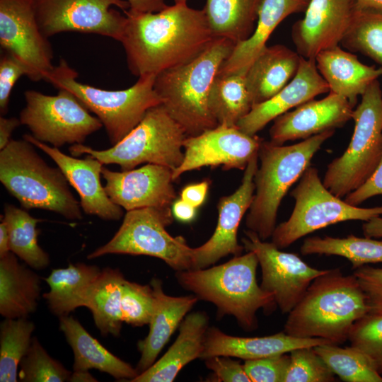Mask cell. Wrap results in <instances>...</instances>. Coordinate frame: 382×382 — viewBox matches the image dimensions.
<instances>
[{"label": "cell", "mask_w": 382, "mask_h": 382, "mask_svg": "<svg viewBox=\"0 0 382 382\" xmlns=\"http://www.w3.org/2000/svg\"><path fill=\"white\" fill-rule=\"evenodd\" d=\"M350 345L362 351L382 376V316L366 314L352 327Z\"/></svg>", "instance_id": "7bdbcfd3"}, {"label": "cell", "mask_w": 382, "mask_h": 382, "mask_svg": "<svg viewBox=\"0 0 382 382\" xmlns=\"http://www.w3.org/2000/svg\"><path fill=\"white\" fill-rule=\"evenodd\" d=\"M77 76V71L61 59L45 81L57 89L68 90L93 112L105 127L112 146L134 129L149 109L161 104L154 88V75L139 77L132 86L118 91L82 83Z\"/></svg>", "instance_id": "52a82bcc"}, {"label": "cell", "mask_w": 382, "mask_h": 382, "mask_svg": "<svg viewBox=\"0 0 382 382\" xmlns=\"http://www.w3.org/2000/svg\"><path fill=\"white\" fill-rule=\"evenodd\" d=\"M339 345L328 343L313 348L342 381L382 382V376L362 351L352 345L345 347Z\"/></svg>", "instance_id": "74e56055"}, {"label": "cell", "mask_w": 382, "mask_h": 382, "mask_svg": "<svg viewBox=\"0 0 382 382\" xmlns=\"http://www.w3.org/2000/svg\"><path fill=\"white\" fill-rule=\"evenodd\" d=\"M125 280L117 269L106 267L91 284L84 296L83 306L88 308L97 328L103 336L120 335L122 289Z\"/></svg>", "instance_id": "4dcf8cb0"}, {"label": "cell", "mask_w": 382, "mask_h": 382, "mask_svg": "<svg viewBox=\"0 0 382 382\" xmlns=\"http://www.w3.org/2000/svg\"><path fill=\"white\" fill-rule=\"evenodd\" d=\"M21 122L19 118L14 117L6 118L4 116L0 117V150L4 149L11 140V136L13 131L17 128Z\"/></svg>", "instance_id": "816d5d0a"}, {"label": "cell", "mask_w": 382, "mask_h": 382, "mask_svg": "<svg viewBox=\"0 0 382 382\" xmlns=\"http://www.w3.org/2000/svg\"><path fill=\"white\" fill-rule=\"evenodd\" d=\"M10 238L7 225L1 219L0 224V257L10 252Z\"/></svg>", "instance_id": "11a10c76"}, {"label": "cell", "mask_w": 382, "mask_h": 382, "mask_svg": "<svg viewBox=\"0 0 382 382\" xmlns=\"http://www.w3.org/2000/svg\"><path fill=\"white\" fill-rule=\"evenodd\" d=\"M369 307V314L382 316V267L369 265L354 270Z\"/></svg>", "instance_id": "f6af8a7d"}, {"label": "cell", "mask_w": 382, "mask_h": 382, "mask_svg": "<svg viewBox=\"0 0 382 382\" xmlns=\"http://www.w3.org/2000/svg\"><path fill=\"white\" fill-rule=\"evenodd\" d=\"M355 2L362 6L371 7L382 10V0H354Z\"/></svg>", "instance_id": "6f0895ef"}, {"label": "cell", "mask_w": 382, "mask_h": 382, "mask_svg": "<svg viewBox=\"0 0 382 382\" xmlns=\"http://www.w3.org/2000/svg\"><path fill=\"white\" fill-rule=\"evenodd\" d=\"M289 353L245 360L246 374L251 382H284L289 365Z\"/></svg>", "instance_id": "ee69618b"}, {"label": "cell", "mask_w": 382, "mask_h": 382, "mask_svg": "<svg viewBox=\"0 0 382 382\" xmlns=\"http://www.w3.org/2000/svg\"><path fill=\"white\" fill-rule=\"evenodd\" d=\"M196 209L181 198L172 204L173 216L183 222L191 221L196 215Z\"/></svg>", "instance_id": "f5cc1de1"}, {"label": "cell", "mask_w": 382, "mask_h": 382, "mask_svg": "<svg viewBox=\"0 0 382 382\" xmlns=\"http://www.w3.org/2000/svg\"><path fill=\"white\" fill-rule=\"evenodd\" d=\"M289 365L284 382H333L335 375L316 352L313 347H299L289 352Z\"/></svg>", "instance_id": "60d3db41"}, {"label": "cell", "mask_w": 382, "mask_h": 382, "mask_svg": "<svg viewBox=\"0 0 382 382\" xmlns=\"http://www.w3.org/2000/svg\"><path fill=\"white\" fill-rule=\"evenodd\" d=\"M1 219L8 227L11 251L33 269L46 268L50 265V257L37 241L40 230L37 225L42 219L11 204H4Z\"/></svg>", "instance_id": "d590c367"}, {"label": "cell", "mask_w": 382, "mask_h": 382, "mask_svg": "<svg viewBox=\"0 0 382 382\" xmlns=\"http://www.w3.org/2000/svg\"><path fill=\"white\" fill-rule=\"evenodd\" d=\"M364 236L382 238V217L376 216L367 221H364L361 226Z\"/></svg>", "instance_id": "db71d44e"}, {"label": "cell", "mask_w": 382, "mask_h": 382, "mask_svg": "<svg viewBox=\"0 0 382 382\" xmlns=\"http://www.w3.org/2000/svg\"><path fill=\"white\" fill-rule=\"evenodd\" d=\"M206 366L212 370L216 381L251 382L243 364L226 356H214L205 359Z\"/></svg>", "instance_id": "7dc6e473"}, {"label": "cell", "mask_w": 382, "mask_h": 382, "mask_svg": "<svg viewBox=\"0 0 382 382\" xmlns=\"http://www.w3.org/2000/svg\"><path fill=\"white\" fill-rule=\"evenodd\" d=\"M35 330L27 318H5L0 325V381L16 382L18 368Z\"/></svg>", "instance_id": "f35d334b"}, {"label": "cell", "mask_w": 382, "mask_h": 382, "mask_svg": "<svg viewBox=\"0 0 382 382\" xmlns=\"http://www.w3.org/2000/svg\"><path fill=\"white\" fill-rule=\"evenodd\" d=\"M382 195V158L371 177L358 189L348 194L345 201L359 206L368 199Z\"/></svg>", "instance_id": "c3c4849f"}, {"label": "cell", "mask_w": 382, "mask_h": 382, "mask_svg": "<svg viewBox=\"0 0 382 382\" xmlns=\"http://www.w3.org/2000/svg\"><path fill=\"white\" fill-rule=\"evenodd\" d=\"M100 271L97 265L82 262L52 270L45 278L50 290L42 295L50 311L59 318L82 307L88 288Z\"/></svg>", "instance_id": "1f68e13d"}, {"label": "cell", "mask_w": 382, "mask_h": 382, "mask_svg": "<svg viewBox=\"0 0 382 382\" xmlns=\"http://www.w3.org/2000/svg\"><path fill=\"white\" fill-rule=\"evenodd\" d=\"M303 255H336L345 257L352 270L366 265L382 263V241L350 234L344 238L312 236L300 247Z\"/></svg>", "instance_id": "836d02e7"}, {"label": "cell", "mask_w": 382, "mask_h": 382, "mask_svg": "<svg viewBox=\"0 0 382 382\" xmlns=\"http://www.w3.org/2000/svg\"><path fill=\"white\" fill-rule=\"evenodd\" d=\"M354 132L347 149L327 166L323 183L344 198L361 187L382 158V90L378 79L361 96L353 110Z\"/></svg>", "instance_id": "9c48e42d"}, {"label": "cell", "mask_w": 382, "mask_h": 382, "mask_svg": "<svg viewBox=\"0 0 382 382\" xmlns=\"http://www.w3.org/2000/svg\"><path fill=\"white\" fill-rule=\"evenodd\" d=\"M69 381L71 382H93L98 381L88 370L74 371Z\"/></svg>", "instance_id": "9f6ffc18"}, {"label": "cell", "mask_w": 382, "mask_h": 382, "mask_svg": "<svg viewBox=\"0 0 382 382\" xmlns=\"http://www.w3.org/2000/svg\"><path fill=\"white\" fill-rule=\"evenodd\" d=\"M183 128L158 105L147 110L139 125L120 141L105 150H96L83 144H72L73 156L91 155L103 164H117L121 171L146 163L164 166L173 170L183 162Z\"/></svg>", "instance_id": "ba28073f"}, {"label": "cell", "mask_w": 382, "mask_h": 382, "mask_svg": "<svg viewBox=\"0 0 382 382\" xmlns=\"http://www.w3.org/2000/svg\"><path fill=\"white\" fill-rule=\"evenodd\" d=\"M23 138L49 156L62 170L69 183L80 198L81 209L86 214L96 216L106 221H118L123 216L121 207L107 195L100 181L103 163L86 154L84 158L68 156L59 148L50 146L25 134Z\"/></svg>", "instance_id": "ffe728a7"}, {"label": "cell", "mask_w": 382, "mask_h": 382, "mask_svg": "<svg viewBox=\"0 0 382 382\" xmlns=\"http://www.w3.org/2000/svg\"><path fill=\"white\" fill-rule=\"evenodd\" d=\"M329 91L327 82L317 69L316 59L301 56L298 71L292 80L269 100L253 105L236 126L247 134L256 135L279 115Z\"/></svg>", "instance_id": "7402d4cb"}, {"label": "cell", "mask_w": 382, "mask_h": 382, "mask_svg": "<svg viewBox=\"0 0 382 382\" xmlns=\"http://www.w3.org/2000/svg\"><path fill=\"white\" fill-rule=\"evenodd\" d=\"M311 0H263L253 35L235 45L219 74L243 73L266 46L278 25L291 14L305 12Z\"/></svg>", "instance_id": "83f0119b"}, {"label": "cell", "mask_w": 382, "mask_h": 382, "mask_svg": "<svg viewBox=\"0 0 382 382\" xmlns=\"http://www.w3.org/2000/svg\"><path fill=\"white\" fill-rule=\"evenodd\" d=\"M154 303L151 285L140 284L125 279L122 289L121 312L123 323L134 327L149 323Z\"/></svg>", "instance_id": "b9f144b4"}, {"label": "cell", "mask_w": 382, "mask_h": 382, "mask_svg": "<svg viewBox=\"0 0 382 382\" xmlns=\"http://www.w3.org/2000/svg\"><path fill=\"white\" fill-rule=\"evenodd\" d=\"M41 278L20 264L11 251L0 257V313L5 318H27L37 307Z\"/></svg>", "instance_id": "f1b7e54d"}, {"label": "cell", "mask_w": 382, "mask_h": 382, "mask_svg": "<svg viewBox=\"0 0 382 382\" xmlns=\"http://www.w3.org/2000/svg\"><path fill=\"white\" fill-rule=\"evenodd\" d=\"M353 110L347 98L329 92L320 100H308L275 118L269 131L270 141L283 145L341 128L352 119Z\"/></svg>", "instance_id": "44dd1931"}, {"label": "cell", "mask_w": 382, "mask_h": 382, "mask_svg": "<svg viewBox=\"0 0 382 382\" xmlns=\"http://www.w3.org/2000/svg\"><path fill=\"white\" fill-rule=\"evenodd\" d=\"M258 168V156L255 155L244 170L238 188L231 195L221 197L218 202V221L211 238L204 244L192 248V269H204L228 255L242 254L244 247L237 240L239 224L249 209L255 190L254 177Z\"/></svg>", "instance_id": "e0dca14e"}, {"label": "cell", "mask_w": 382, "mask_h": 382, "mask_svg": "<svg viewBox=\"0 0 382 382\" xmlns=\"http://www.w3.org/2000/svg\"><path fill=\"white\" fill-rule=\"evenodd\" d=\"M244 233V249L256 255L261 268L260 287L273 296L282 313H289L312 282L328 270L311 267L298 255L284 252L273 243L262 241L254 231L247 229Z\"/></svg>", "instance_id": "5bb4252c"}, {"label": "cell", "mask_w": 382, "mask_h": 382, "mask_svg": "<svg viewBox=\"0 0 382 382\" xmlns=\"http://www.w3.org/2000/svg\"><path fill=\"white\" fill-rule=\"evenodd\" d=\"M300 61L299 54L285 45H266L245 74L253 105L269 100L284 88L296 74Z\"/></svg>", "instance_id": "4316f807"}, {"label": "cell", "mask_w": 382, "mask_h": 382, "mask_svg": "<svg viewBox=\"0 0 382 382\" xmlns=\"http://www.w3.org/2000/svg\"><path fill=\"white\" fill-rule=\"evenodd\" d=\"M258 260L252 251L209 268L176 272L178 284L198 299L214 304L218 315L233 316L246 331L257 328L259 309L270 313L277 304L256 279Z\"/></svg>", "instance_id": "277c9868"}, {"label": "cell", "mask_w": 382, "mask_h": 382, "mask_svg": "<svg viewBox=\"0 0 382 382\" xmlns=\"http://www.w3.org/2000/svg\"><path fill=\"white\" fill-rule=\"evenodd\" d=\"M368 313L366 296L354 275H344L340 268L328 270L288 313L284 332L341 345L348 340L352 325Z\"/></svg>", "instance_id": "7a4b0ae2"}, {"label": "cell", "mask_w": 382, "mask_h": 382, "mask_svg": "<svg viewBox=\"0 0 382 382\" xmlns=\"http://www.w3.org/2000/svg\"><path fill=\"white\" fill-rule=\"evenodd\" d=\"M34 146L25 139H11L0 150V182L26 210L45 209L81 220L80 203L64 174L48 165Z\"/></svg>", "instance_id": "8992f818"}, {"label": "cell", "mask_w": 382, "mask_h": 382, "mask_svg": "<svg viewBox=\"0 0 382 382\" xmlns=\"http://www.w3.org/2000/svg\"><path fill=\"white\" fill-rule=\"evenodd\" d=\"M35 17L48 38L64 32L93 33L120 42L127 21L113 6L129 9L126 0H33Z\"/></svg>", "instance_id": "4fadbf2b"}, {"label": "cell", "mask_w": 382, "mask_h": 382, "mask_svg": "<svg viewBox=\"0 0 382 382\" xmlns=\"http://www.w3.org/2000/svg\"><path fill=\"white\" fill-rule=\"evenodd\" d=\"M124 13L127 21L120 42L129 71L138 78L156 76L192 61L215 37L204 9L186 3L158 12Z\"/></svg>", "instance_id": "6da1fadb"}, {"label": "cell", "mask_w": 382, "mask_h": 382, "mask_svg": "<svg viewBox=\"0 0 382 382\" xmlns=\"http://www.w3.org/2000/svg\"><path fill=\"white\" fill-rule=\"evenodd\" d=\"M58 90L55 96L26 91L25 105L19 114L21 125L28 127L35 139L54 147L83 144L103 124L73 93Z\"/></svg>", "instance_id": "7c38bea8"}, {"label": "cell", "mask_w": 382, "mask_h": 382, "mask_svg": "<svg viewBox=\"0 0 382 382\" xmlns=\"http://www.w3.org/2000/svg\"><path fill=\"white\" fill-rule=\"evenodd\" d=\"M235 45L226 38L214 37L192 61L156 76L154 88L161 105L187 136H196L219 125L209 107V93Z\"/></svg>", "instance_id": "3957f363"}, {"label": "cell", "mask_w": 382, "mask_h": 382, "mask_svg": "<svg viewBox=\"0 0 382 382\" xmlns=\"http://www.w3.org/2000/svg\"><path fill=\"white\" fill-rule=\"evenodd\" d=\"M105 190L110 199L127 212L145 207H170L176 198L173 170L146 163L139 168L112 171L102 168Z\"/></svg>", "instance_id": "ac0fdd59"}, {"label": "cell", "mask_w": 382, "mask_h": 382, "mask_svg": "<svg viewBox=\"0 0 382 382\" xmlns=\"http://www.w3.org/2000/svg\"><path fill=\"white\" fill-rule=\"evenodd\" d=\"M262 139L257 134L244 133L237 126L224 125L196 136H187L183 142V162L173 170V180L204 166L245 170L250 159L257 154Z\"/></svg>", "instance_id": "2e32d148"}, {"label": "cell", "mask_w": 382, "mask_h": 382, "mask_svg": "<svg viewBox=\"0 0 382 382\" xmlns=\"http://www.w3.org/2000/svg\"><path fill=\"white\" fill-rule=\"evenodd\" d=\"M154 294V310L147 336L137 343L141 357L135 367L139 374L155 361L171 335L199 299L197 296H172L165 294L162 282L153 278L150 282Z\"/></svg>", "instance_id": "603a6c76"}, {"label": "cell", "mask_w": 382, "mask_h": 382, "mask_svg": "<svg viewBox=\"0 0 382 382\" xmlns=\"http://www.w3.org/2000/svg\"><path fill=\"white\" fill-rule=\"evenodd\" d=\"M355 6L354 0H311L304 17L291 28L299 55L316 59L320 52L338 46L350 26Z\"/></svg>", "instance_id": "d6986e66"}, {"label": "cell", "mask_w": 382, "mask_h": 382, "mask_svg": "<svg viewBox=\"0 0 382 382\" xmlns=\"http://www.w3.org/2000/svg\"><path fill=\"white\" fill-rule=\"evenodd\" d=\"M290 195L295 204L289 218L277 225L272 243L282 249L317 230L339 222L367 221L382 216V206L363 208L333 195L323 185L316 168L309 166Z\"/></svg>", "instance_id": "30bf717a"}, {"label": "cell", "mask_w": 382, "mask_h": 382, "mask_svg": "<svg viewBox=\"0 0 382 382\" xmlns=\"http://www.w3.org/2000/svg\"><path fill=\"white\" fill-rule=\"evenodd\" d=\"M263 0H206L204 11L215 37L236 45L253 33Z\"/></svg>", "instance_id": "d6a6232c"}, {"label": "cell", "mask_w": 382, "mask_h": 382, "mask_svg": "<svg viewBox=\"0 0 382 382\" xmlns=\"http://www.w3.org/2000/svg\"><path fill=\"white\" fill-rule=\"evenodd\" d=\"M18 368V376L22 382L69 381L71 374L60 362L49 355L36 337L32 338Z\"/></svg>", "instance_id": "ab89813d"}, {"label": "cell", "mask_w": 382, "mask_h": 382, "mask_svg": "<svg viewBox=\"0 0 382 382\" xmlns=\"http://www.w3.org/2000/svg\"><path fill=\"white\" fill-rule=\"evenodd\" d=\"M129 4L128 11L134 13H153L158 12L168 5L165 0H126Z\"/></svg>", "instance_id": "f907efd6"}, {"label": "cell", "mask_w": 382, "mask_h": 382, "mask_svg": "<svg viewBox=\"0 0 382 382\" xmlns=\"http://www.w3.org/2000/svg\"><path fill=\"white\" fill-rule=\"evenodd\" d=\"M335 131H325L289 146L262 139L257 152L260 166L254 177L255 193L245 218L247 229L262 241L272 237L283 198Z\"/></svg>", "instance_id": "5b68a950"}, {"label": "cell", "mask_w": 382, "mask_h": 382, "mask_svg": "<svg viewBox=\"0 0 382 382\" xmlns=\"http://www.w3.org/2000/svg\"><path fill=\"white\" fill-rule=\"evenodd\" d=\"M173 221L170 207L127 211L110 241L88 254L87 258L108 254L148 255L163 260L176 272L192 270V248L183 237H173L166 229Z\"/></svg>", "instance_id": "8fae6325"}, {"label": "cell", "mask_w": 382, "mask_h": 382, "mask_svg": "<svg viewBox=\"0 0 382 382\" xmlns=\"http://www.w3.org/2000/svg\"><path fill=\"white\" fill-rule=\"evenodd\" d=\"M316 63L329 86V92L345 97L354 108L358 97L382 76L381 67L361 63L356 55L339 45L320 52Z\"/></svg>", "instance_id": "484cf974"}, {"label": "cell", "mask_w": 382, "mask_h": 382, "mask_svg": "<svg viewBox=\"0 0 382 382\" xmlns=\"http://www.w3.org/2000/svg\"><path fill=\"white\" fill-rule=\"evenodd\" d=\"M243 73L219 74L211 88L209 103L218 125L236 126L253 104Z\"/></svg>", "instance_id": "e575fe53"}, {"label": "cell", "mask_w": 382, "mask_h": 382, "mask_svg": "<svg viewBox=\"0 0 382 382\" xmlns=\"http://www.w3.org/2000/svg\"><path fill=\"white\" fill-rule=\"evenodd\" d=\"M209 186V182L208 180L188 185L183 189L180 197L186 202L197 208L203 204L207 197Z\"/></svg>", "instance_id": "681fc988"}, {"label": "cell", "mask_w": 382, "mask_h": 382, "mask_svg": "<svg viewBox=\"0 0 382 382\" xmlns=\"http://www.w3.org/2000/svg\"><path fill=\"white\" fill-rule=\"evenodd\" d=\"M341 45L365 55L382 68V10L356 3L350 26Z\"/></svg>", "instance_id": "8d00e7d4"}, {"label": "cell", "mask_w": 382, "mask_h": 382, "mask_svg": "<svg viewBox=\"0 0 382 382\" xmlns=\"http://www.w3.org/2000/svg\"><path fill=\"white\" fill-rule=\"evenodd\" d=\"M59 318V329L74 352V371L93 369L108 374L117 380L128 381L139 374L136 368L105 349L72 316Z\"/></svg>", "instance_id": "f546056e"}, {"label": "cell", "mask_w": 382, "mask_h": 382, "mask_svg": "<svg viewBox=\"0 0 382 382\" xmlns=\"http://www.w3.org/2000/svg\"><path fill=\"white\" fill-rule=\"evenodd\" d=\"M25 65L13 55L6 53L0 60V112L6 114L11 90L22 76H28Z\"/></svg>", "instance_id": "bcb514c9"}, {"label": "cell", "mask_w": 382, "mask_h": 382, "mask_svg": "<svg viewBox=\"0 0 382 382\" xmlns=\"http://www.w3.org/2000/svg\"><path fill=\"white\" fill-rule=\"evenodd\" d=\"M175 4H183L186 3L187 0H174Z\"/></svg>", "instance_id": "680465c9"}, {"label": "cell", "mask_w": 382, "mask_h": 382, "mask_svg": "<svg viewBox=\"0 0 382 382\" xmlns=\"http://www.w3.org/2000/svg\"><path fill=\"white\" fill-rule=\"evenodd\" d=\"M0 45L22 62L33 81L54 69L51 45L37 24L33 0H0Z\"/></svg>", "instance_id": "9a60e30c"}, {"label": "cell", "mask_w": 382, "mask_h": 382, "mask_svg": "<svg viewBox=\"0 0 382 382\" xmlns=\"http://www.w3.org/2000/svg\"><path fill=\"white\" fill-rule=\"evenodd\" d=\"M208 328V316L205 313L198 311L187 315L179 326V335L168 350L130 381H173L185 365L201 358Z\"/></svg>", "instance_id": "d4e9b609"}, {"label": "cell", "mask_w": 382, "mask_h": 382, "mask_svg": "<svg viewBox=\"0 0 382 382\" xmlns=\"http://www.w3.org/2000/svg\"><path fill=\"white\" fill-rule=\"evenodd\" d=\"M332 343L321 338H297L284 331L264 337H236L216 327L208 328L202 359L226 356L244 360L289 353L292 349Z\"/></svg>", "instance_id": "cb8c5ba5"}]
</instances>
